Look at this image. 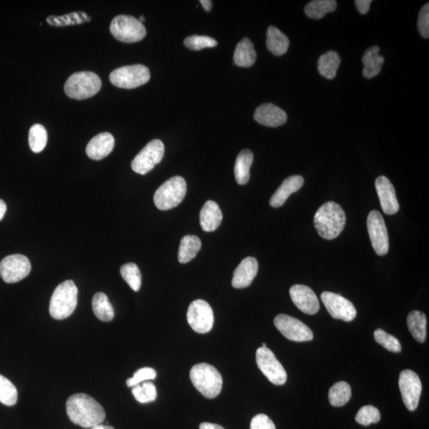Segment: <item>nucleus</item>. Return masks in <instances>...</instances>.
<instances>
[{
  "instance_id": "c756f323",
  "label": "nucleus",
  "mask_w": 429,
  "mask_h": 429,
  "mask_svg": "<svg viewBox=\"0 0 429 429\" xmlns=\"http://www.w3.org/2000/svg\"><path fill=\"white\" fill-rule=\"evenodd\" d=\"M201 248V241L196 235H185L181 240L178 261L185 264L193 260Z\"/></svg>"
},
{
  "instance_id": "6ab92c4d",
  "label": "nucleus",
  "mask_w": 429,
  "mask_h": 429,
  "mask_svg": "<svg viewBox=\"0 0 429 429\" xmlns=\"http://www.w3.org/2000/svg\"><path fill=\"white\" fill-rule=\"evenodd\" d=\"M254 118L257 123L266 127L277 128L286 123L287 114L275 104H264L257 108Z\"/></svg>"
},
{
  "instance_id": "79ce46f5",
  "label": "nucleus",
  "mask_w": 429,
  "mask_h": 429,
  "mask_svg": "<svg viewBox=\"0 0 429 429\" xmlns=\"http://www.w3.org/2000/svg\"><path fill=\"white\" fill-rule=\"evenodd\" d=\"M417 27L423 38H429V5L426 4L419 13Z\"/></svg>"
},
{
  "instance_id": "f704fd0d",
  "label": "nucleus",
  "mask_w": 429,
  "mask_h": 429,
  "mask_svg": "<svg viewBox=\"0 0 429 429\" xmlns=\"http://www.w3.org/2000/svg\"><path fill=\"white\" fill-rule=\"evenodd\" d=\"M120 274L123 279L135 292H138L142 286V275L137 265L127 264L121 266Z\"/></svg>"
},
{
  "instance_id": "9b49d317",
  "label": "nucleus",
  "mask_w": 429,
  "mask_h": 429,
  "mask_svg": "<svg viewBox=\"0 0 429 429\" xmlns=\"http://www.w3.org/2000/svg\"><path fill=\"white\" fill-rule=\"evenodd\" d=\"M187 320L194 332L205 334L213 329V310L208 302L200 299L196 300L192 302L189 307Z\"/></svg>"
},
{
  "instance_id": "f8f14e48",
  "label": "nucleus",
  "mask_w": 429,
  "mask_h": 429,
  "mask_svg": "<svg viewBox=\"0 0 429 429\" xmlns=\"http://www.w3.org/2000/svg\"><path fill=\"white\" fill-rule=\"evenodd\" d=\"M275 325L286 339L294 342H306L314 340V332L304 323L285 314L275 318Z\"/></svg>"
},
{
  "instance_id": "412c9836",
  "label": "nucleus",
  "mask_w": 429,
  "mask_h": 429,
  "mask_svg": "<svg viewBox=\"0 0 429 429\" xmlns=\"http://www.w3.org/2000/svg\"><path fill=\"white\" fill-rule=\"evenodd\" d=\"M114 146L115 139L112 134L100 133L91 139L86 148V154L91 159L102 160L112 153Z\"/></svg>"
},
{
  "instance_id": "3c124183",
  "label": "nucleus",
  "mask_w": 429,
  "mask_h": 429,
  "mask_svg": "<svg viewBox=\"0 0 429 429\" xmlns=\"http://www.w3.org/2000/svg\"><path fill=\"white\" fill-rule=\"evenodd\" d=\"M262 347H266V343H262Z\"/></svg>"
},
{
  "instance_id": "4be33fe9",
  "label": "nucleus",
  "mask_w": 429,
  "mask_h": 429,
  "mask_svg": "<svg viewBox=\"0 0 429 429\" xmlns=\"http://www.w3.org/2000/svg\"><path fill=\"white\" fill-rule=\"evenodd\" d=\"M305 180L301 176H291L281 183L279 188L273 194L270 205L273 208H279L283 205L289 196L301 189Z\"/></svg>"
},
{
  "instance_id": "ea45409f",
  "label": "nucleus",
  "mask_w": 429,
  "mask_h": 429,
  "mask_svg": "<svg viewBox=\"0 0 429 429\" xmlns=\"http://www.w3.org/2000/svg\"><path fill=\"white\" fill-rule=\"evenodd\" d=\"M184 44L187 48L192 50H201L205 48H213L216 47V40L208 36H199V35H194L185 38Z\"/></svg>"
},
{
  "instance_id": "4c0bfd02",
  "label": "nucleus",
  "mask_w": 429,
  "mask_h": 429,
  "mask_svg": "<svg viewBox=\"0 0 429 429\" xmlns=\"http://www.w3.org/2000/svg\"><path fill=\"white\" fill-rule=\"evenodd\" d=\"M375 341L389 351L401 352L402 345L395 336L388 334L384 330L378 329L373 333Z\"/></svg>"
},
{
  "instance_id": "f257e3e1",
  "label": "nucleus",
  "mask_w": 429,
  "mask_h": 429,
  "mask_svg": "<svg viewBox=\"0 0 429 429\" xmlns=\"http://www.w3.org/2000/svg\"><path fill=\"white\" fill-rule=\"evenodd\" d=\"M67 415L75 425L85 428L101 425L106 413L102 406L85 393H76L67 402Z\"/></svg>"
},
{
  "instance_id": "7c9ffc66",
  "label": "nucleus",
  "mask_w": 429,
  "mask_h": 429,
  "mask_svg": "<svg viewBox=\"0 0 429 429\" xmlns=\"http://www.w3.org/2000/svg\"><path fill=\"white\" fill-rule=\"evenodd\" d=\"M92 306L94 314L101 321L110 322L113 320L115 316L113 307L108 296L104 292H97L94 295Z\"/></svg>"
},
{
  "instance_id": "58836bf2",
  "label": "nucleus",
  "mask_w": 429,
  "mask_h": 429,
  "mask_svg": "<svg viewBox=\"0 0 429 429\" xmlns=\"http://www.w3.org/2000/svg\"><path fill=\"white\" fill-rule=\"evenodd\" d=\"M381 415L380 410L375 406H363L358 410L356 421L362 426H368L371 424H375L380 421Z\"/></svg>"
},
{
  "instance_id": "c85d7f7f",
  "label": "nucleus",
  "mask_w": 429,
  "mask_h": 429,
  "mask_svg": "<svg viewBox=\"0 0 429 429\" xmlns=\"http://www.w3.org/2000/svg\"><path fill=\"white\" fill-rule=\"evenodd\" d=\"M340 62L341 58L338 53L335 51L327 52L322 54L318 60V71L327 79H334Z\"/></svg>"
},
{
  "instance_id": "393cba45",
  "label": "nucleus",
  "mask_w": 429,
  "mask_h": 429,
  "mask_svg": "<svg viewBox=\"0 0 429 429\" xmlns=\"http://www.w3.org/2000/svg\"><path fill=\"white\" fill-rule=\"evenodd\" d=\"M233 59L234 63L240 67L249 68L255 63L257 54L249 38L242 39L236 45Z\"/></svg>"
},
{
  "instance_id": "f3484780",
  "label": "nucleus",
  "mask_w": 429,
  "mask_h": 429,
  "mask_svg": "<svg viewBox=\"0 0 429 429\" xmlns=\"http://www.w3.org/2000/svg\"><path fill=\"white\" fill-rule=\"evenodd\" d=\"M292 302L299 309L308 315H314L320 310V303L317 297L309 286L304 285L292 286L290 290Z\"/></svg>"
},
{
  "instance_id": "5701e85b",
  "label": "nucleus",
  "mask_w": 429,
  "mask_h": 429,
  "mask_svg": "<svg viewBox=\"0 0 429 429\" xmlns=\"http://www.w3.org/2000/svg\"><path fill=\"white\" fill-rule=\"evenodd\" d=\"M223 214L215 201L208 200L200 210V223L201 229L206 232L216 231L221 224Z\"/></svg>"
},
{
  "instance_id": "39448f33",
  "label": "nucleus",
  "mask_w": 429,
  "mask_h": 429,
  "mask_svg": "<svg viewBox=\"0 0 429 429\" xmlns=\"http://www.w3.org/2000/svg\"><path fill=\"white\" fill-rule=\"evenodd\" d=\"M102 86L99 76L93 72H79L70 76L65 84V92L69 97L82 100L94 97Z\"/></svg>"
},
{
  "instance_id": "aec40b11",
  "label": "nucleus",
  "mask_w": 429,
  "mask_h": 429,
  "mask_svg": "<svg viewBox=\"0 0 429 429\" xmlns=\"http://www.w3.org/2000/svg\"><path fill=\"white\" fill-rule=\"evenodd\" d=\"M259 270V264L253 257H247L240 262L234 271L232 286L235 289H244L254 281Z\"/></svg>"
},
{
  "instance_id": "a878e982",
  "label": "nucleus",
  "mask_w": 429,
  "mask_h": 429,
  "mask_svg": "<svg viewBox=\"0 0 429 429\" xmlns=\"http://www.w3.org/2000/svg\"><path fill=\"white\" fill-rule=\"evenodd\" d=\"M254 154L250 150L245 149L237 156L235 165V176L237 183L246 185L250 180V170L253 163Z\"/></svg>"
},
{
  "instance_id": "7ed1b4c3",
  "label": "nucleus",
  "mask_w": 429,
  "mask_h": 429,
  "mask_svg": "<svg viewBox=\"0 0 429 429\" xmlns=\"http://www.w3.org/2000/svg\"><path fill=\"white\" fill-rule=\"evenodd\" d=\"M190 378L196 390L209 399H213L222 391L223 378L216 368L208 363L194 366L190 371Z\"/></svg>"
},
{
  "instance_id": "72a5a7b5",
  "label": "nucleus",
  "mask_w": 429,
  "mask_h": 429,
  "mask_svg": "<svg viewBox=\"0 0 429 429\" xmlns=\"http://www.w3.org/2000/svg\"><path fill=\"white\" fill-rule=\"evenodd\" d=\"M47 131L41 124H34L30 130L29 145L34 153H40L47 146Z\"/></svg>"
},
{
  "instance_id": "f03ea898",
  "label": "nucleus",
  "mask_w": 429,
  "mask_h": 429,
  "mask_svg": "<svg viewBox=\"0 0 429 429\" xmlns=\"http://www.w3.org/2000/svg\"><path fill=\"white\" fill-rule=\"evenodd\" d=\"M346 215L340 205L329 201L321 206L314 216L315 228L323 239L337 238L345 229Z\"/></svg>"
},
{
  "instance_id": "a211bd4d",
  "label": "nucleus",
  "mask_w": 429,
  "mask_h": 429,
  "mask_svg": "<svg viewBox=\"0 0 429 429\" xmlns=\"http://www.w3.org/2000/svg\"><path fill=\"white\" fill-rule=\"evenodd\" d=\"M375 188L380 200L382 209L387 215H393L399 210L395 187L385 176H378L375 181Z\"/></svg>"
},
{
  "instance_id": "e433bc0d",
  "label": "nucleus",
  "mask_w": 429,
  "mask_h": 429,
  "mask_svg": "<svg viewBox=\"0 0 429 429\" xmlns=\"http://www.w3.org/2000/svg\"><path fill=\"white\" fill-rule=\"evenodd\" d=\"M132 393L136 401L140 403L154 402L158 397L157 390L154 383L150 382H146L142 386H133Z\"/></svg>"
},
{
  "instance_id": "a19ab883",
  "label": "nucleus",
  "mask_w": 429,
  "mask_h": 429,
  "mask_svg": "<svg viewBox=\"0 0 429 429\" xmlns=\"http://www.w3.org/2000/svg\"><path fill=\"white\" fill-rule=\"evenodd\" d=\"M157 376V372L153 368L143 367L138 370L134 373L132 378H128L127 380V385L128 387H133L136 385H139V383L148 381L154 380Z\"/></svg>"
},
{
  "instance_id": "c9c22d12",
  "label": "nucleus",
  "mask_w": 429,
  "mask_h": 429,
  "mask_svg": "<svg viewBox=\"0 0 429 429\" xmlns=\"http://www.w3.org/2000/svg\"><path fill=\"white\" fill-rule=\"evenodd\" d=\"M18 401V391L13 383L0 375V402L8 406H14Z\"/></svg>"
},
{
  "instance_id": "9d476101",
  "label": "nucleus",
  "mask_w": 429,
  "mask_h": 429,
  "mask_svg": "<svg viewBox=\"0 0 429 429\" xmlns=\"http://www.w3.org/2000/svg\"><path fill=\"white\" fill-rule=\"evenodd\" d=\"M165 154V146L159 139L151 141L136 155L131 163V168L141 175L148 174L156 165L161 163Z\"/></svg>"
},
{
  "instance_id": "37998d69",
  "label": "nucleus",
  "mask_w": 429,
  "mask_h": 429,
  "mask_svg": "<svg viewBox=\"0 0 429 429\" xmlns=\"http://www.w3.org/2000/svg\"><path fill=\"white\" fill-rule=\"evenodd\" d=\"M251 429H276V427L268 416L257 415L252 419Z\"/></svg>"
},
{
  "instance_id": "2eb2a0df",
  "label": "nucleus",
  "mask_w": 429,
  "mask_h": 429,
  "mask_svg": "<svg viewBox=\"0 0 429 429\" xmlns=\"http://www.w3.org/2000/svg\"><path fill=\"white\" fill-rule=\"evenodd\" d=\"M399 388L406 407L410 411L416 410L422 391L420 378L415 371H403L399 376Z\"/></svg>"
},
{
  "instance_id": "1a4fd4ad",
  "label": "nucleus",
  "mask_w": 429,
  "mask_h": 429,
  "mask_svg": "<svg viewBox=\"0 0 429 429\" xmlns=\"http://www.w3.org/2000/svg\"><path fill=\"white\" fill-rule=\"evenodd\" d=\"M256 362L259 370L273 384H285L287 380L285 368L269 348L262 347L257 350Z\"/></svg>"
},
{
  "instance_id": "6e6552de",
  "label": "nucleus",
  "mask_w": 429,
  "mask_h": 429,
  "mask_svg": "<svg viewBox=\"0 0 429 429\" xmlns=\"http://www.w3.org/2000/svg\"><path fill=\"white\" fill-rule=\"evenodd\" d=\"M109 79L115 87L132 89L148 83L150 79V73L145 65H128L115 69L110 74Z\"/></svg>"
},
{
  "instance_id": "09e8293b",
  "label": "nucleus",
  "mask_w": 429,
  "mask_h": 429,
  "mask_svg": "<svg viewBox=\"0 0 429 429\" xmlns=\"http://www.w3.org/2000/svg\"><path fill=\"white\" fill-rule=\"evenodd\" d=\"M91 429H115V428L113 426L103 425V424H101V425L95 426L93 428H91Z\"/></svg>"
},
{
  "instance_id": "8fccbe9b",
  "label": "nucleus",
  "mask_w": 429,
  "mask_h": 429,
  "mask_svg": "<svg viewBox=\"0 0 429 429\" xmlns=\"http://www.w3.org/2000/svg\"><path fill=\"white\" fill-rule=\"evenodd\" d=\"M139 21H140L141 23H143L145 21L146 19H145V17H144V16H143V15H141V16L139 17Z\"/></svg>"
},
{
  "instance_id": "4468645a",
  "label": "nucleus",
  "mask_w": 429,
  "mask_h": 429,
  "mask_svg": "<svg viewBox=\"0 0 429 429\" xmlns=\"http://www.w3.org/2000/svg\"><path fill=\"white\" fill-rule=\"evenodd\" d=\"M367 230L373 250L378 255L389 251V236L384 219L380 211L373 210L367 217Z\"/></svg>"
},
{
  "instance_id": "2f4dec72",
  "label": "nucleus",
  "mask_w": 429,
  "mask_h": 429,
  "mask_svg": "<svg viewBox=\"0 0 429 429\" xmlns=\"http://www.w3.org/2000/svg\"><path fill=\"white\" fill-rule=\"evenodd\" d=\"M336 8L337 2L335 0H315L306 5L305 13L310 19H321L326 14L335 12Z\"/></svg>"
},
{
  "instance_id": "423d86ee",
  "label": "nucleus",
  "mask_w": 429,
  "mask_h": 429,
  "mask_svg": "<svg viewBox=\"0 0 429 429\" xmlns=\"http://www.w3.org/2000/svg\"><path fill=\"white\" fill-rule=\"evenodd\" d=\"M186 192L187 184L183 176H173L166 181L155 192L154 204L160 210L174 209L184 200Z\"/></svg>"
},
{
  "instance_id": "473e14b6",
  "label": "nucleus",
  "mask_w": 429,
  "mask_h": 429,
  "mask_svg": "<svg viewBox=\"0 0 429 429\" xmlns=\"http://www.w3.org/2000/svg\"><path fill=\"white\" fill-rule=\"evenodd\" d=\"M351 397V389L346 382H339L333 385L329 390V399L334 407L345 406Z\"/></svg>"
},
{
  "instance_id": "dca6fc26",
  "label": "nucleus",
  "mask_w": 429,
  "mask_h": 429,
  "mask_svg": "<svg viewBox=\"0 0 429 429\" xmlns=\"http://www.w3.org/2000/svg\"><path fill=\"white\" fill-rule=\"evenodd\" d=\"M321 297L327 312L334 319L350 322L356 317L357 311L354 305L341 295L332 292H324Z\"/></svg>"
},
{
  "instance_id": "bb28decb",
  "label": "nucleus",
  "mask_w": 429,
  "mask_h": 429,
  "mask_svg": "<svg viewBox=\"0 0 429 429\" xmlns=\"http://www.w3.org/2000/svg\"><path fill=\"white\" fill-rule=\"evenodd\" d=\"M290 40L275 27H270L266 33V47L276 56H281L289 49Z\"/></svg>"
},
{
  "instance_id": "ddd939ff",
  "label": "nucleus",
  "mask_w": 429,
  "mask_h": 429,
  "mask_svg": "<svg viewBox=\"0 0 429 429\" xmlns=\"http://www.w3.org/2000/svg\"><path fill=\"white\" fill-rule=\"evenodd\" d=\"M32 265L27 257L23 255L5 257L0 262V276L7 283H15L30 275Z\"/></svg>"
},
{
  "instance_id": "c03bdc74",
  "label": "nucleus",
  "mask_w": 429,
  "mask_h": 429,
  "mask_svg": "<svg viewBox=\"0 0 429 429\" xmlns=\"http://www.w3.org/2000/svg\"><path fill=\"white\" fill-rule=\"evenodd\" d=\"M371 0H356L355 2L358 11L362 14H366L369 12Z\"/></svg>"
},
{
  "instance_id": "cd10ccee",
  "label": "nucleus",
  "mask_w": 429,
  "mask_h": 429,
  "mask_svg": "<svg viewBox=\"0 0 429 429\" xmlns=\"http://www.w3.org/2000/svg\"><path fill=\"white\" fill-rule=\"evenodd\" d=\"M407 325L411 335L421 343H425L427 337V318L421 311H412L407 317Z\"/></svg>"
},
{
  "instance_id": "a18cd8bd",
  "label": "nucleus",
  "mask_w": 429,
  "mask_h": 429,
  "mask_svg": "<svg viewBox=\"0 0 429 429\" xmlns=\"http://www.w3.org/2000/svg\"><path fill=\"white\" fill-rule=\"evenodd\" d=\"M200 429H225L224 427L221 426L216 425V424L211 423H202L200 426Z\"/></svg>"
},
{
  "instance_id": "de8ad7c7",
  "label": "nucleus",
  "mask_w": 429,
  "mask_h": 429,
  "mask_svg": "<svg viewBox=\"0 0 429 429\" xmlns=\"http://www.w3.org/2000/svg\"><path fill=\"white\" fill-rule=\"evenodd\" d=\"M7 211V205L5 204V202L0 199V221H1L6 213Z\"/></svg>"
},
{
  "instance_id": "b1692460",
  "label": "nucleus",
  "mask_w": 429,
  "mask_h": 429,
  "mask_svg": "<svg viewBox=\"0 0 429 429\" xmlns=\"http://www.w3.org/2000/svg\"><path fill=\"white\" fill-rule=\"evenodd\" d=\"M380 48L373 47L363 54L362 62L364 65L362 73L365 78L371 79L380 73L384 58L380 54Z\"/></svg>"
},
{
  "instance_id": "0eeeda50",
  "label": "nucleus",
  "mask_w": 429,
  "mask_h": 429,
  "mask_svg": "<svg viewBox=\"0 0 429 429\" xmlns=\"http://www.w3.org/2000/svg\"><path fill=\"white\" fill-rule=\"evenodd\" d=\"M110 32L119 41L135 43L142 41L146 37V30L139 19L131 15H118L110 25Z\"/></svg>"
},
{
  "instance_id": "20e7f679",
  "label": "nucleus",
  "mask_w": 429,
  "mask_h": 429,
  "mask_svg": "<svg viewBox=\"0 0 429 429\" xmlns=\"http://www.w3.org/2000/svg\"><path fill=\"white\" fill-rule=\"evenodd\" d=\"M78 287L71 280L58 286L49 303V314L54 319L64 320L71 316L78 305Z\"/></svg>"
},
{
  "instance_id": "49530a36",
  "label": "nucleus",
  "mask_w": 429,
  "mask_h": 429,
  "mask_svg": "<svg viewBox=\"0 0 429 429\" xmlns=\"http://www.w3.org/2000/svg\"><path fill=\"white\" fill-rule=\"evenodd\" d=\"M200 3L206 12H209L211 11V8H213V2H211V0H200Z\"/></svg>"
}]
</instances>
